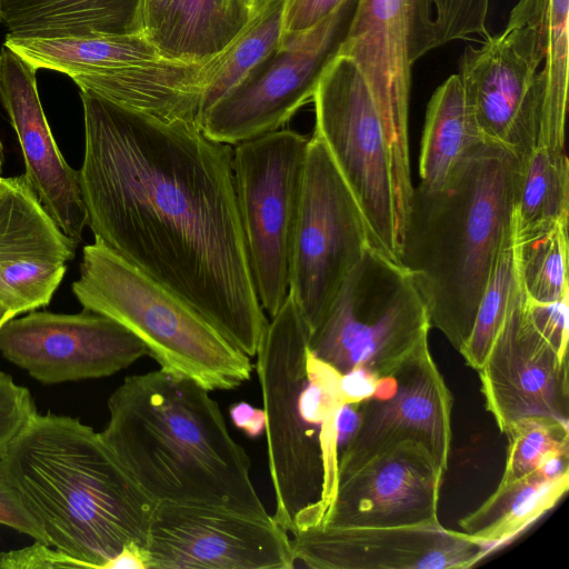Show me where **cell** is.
<instances>
[{
	"mask_svg": "<svg viewBox=\"0 0 569 569\" xmlns=\"http://www.w3.org/2000/svg\"><path fill=\"white\" fill-rule=\"evenodd\" d=\"M80 187L94 239L173 291L256 357L268 319L256 293L230 146L80 90Z\"/></svg>",
	"mask_w": 569,
	"mask_h": 569,
	"instance_id": "obj_1",
	"label": "cell"
},
{
	"mask_svg": "<svg viewBox=\"0 0 569 569\" xmlns=\"http://www.w3.org/2000/svg\"><path fill=\"white\" fill-rule=\"evenodd\" d=\"M104 443L156 502L272 519L253 486L251 460L210 391L157 369L127 376L108 399Z\"/></svg>",
	"mask_w": 569,
	"mask_h": 569,
	"instance_id": "obj_2",
	"label": "cell"
},
{
	"mask_svg": "<svg viewBox=\"0 0 569 569\" xmlns=\"http://www.w3.org/2000/svg\"><path fill=\"white\" fill-rule=\"evenodd\" d=\"M0 465L49 546L81 568L106 569L129 545L146 551L157 502L79 419L36 412Z\"/></svg>",
	"mask_w": 569,
	"mask_h": 569,
	"instance_id": "obj_3",
	"label": "cell"
},
{
	"mask_svg": "<svg viewBox=\"0 0 569 569\" xmlns=\"http://www.w3.org/2000/svg\"><path fill=\"white\" fill-rule=\"evenodd\" d=\"M519 158L485 140L436 190L413 187L399 262L411 274L430 327L458 351L513 224Z\"/></svg>",
	"mask_w": 569,
	"mask_h": 569,
	"instance_id": "obj_4",
	"label": "cell"
},
{
	"mask_svg": "<svg viewBox=\"0 0 569 569\" xmlns=\"http://www.w3.org/2000/svg\"><path fill=\"white\" fill-rule=\"evenodd\" d=\"M309 328L288 293L268 322L254 369L266 415L271 516L290 536L319 526L338 479L340 372L309 350Z\"/></svg>",
	"mask_w": 569,
	"mask_h": 569,
	"instance_id": "obj_5",
	"label": "cell"
},
{
	"mask_svg": "<svg viewBox=\"0 0 569 569\" xmlns=\"http://www.w3.org/2000/svg\"><path fill=\"white\" fill-rule=\"evenodd\" d=\"M71 288L83 309L118 321L139 338L160 369L209 391L232 390L250 380V357L178 295L101 241L83 247Z\"/></svg>",
	"mask_w": 569,
	"mask_h": 569,
	"instance_id": "obj_6",
	"label": "cell"
},
{
	"mask_svg": "<svg viewBox=\"0 0 569 569\" xmlns=\"http://www.w3.org/2000/svg\"><path fill=\"white\" fill-rule=\"evenodd\" d=\"M317 133L361 210L371 247L399 262L413 186L398 139L356 63L338 54L315 94ZM400 263V262H399Z\"/></svg>",
	"mask_w": 569,
	"mask_h": 569,
	"instance_id": "obj_7",
	"label": "cell"
},
{
	"mask_svg": "<svg viewBox=\"0 0 569 569\" xmlns=\"http://www.w3.org/2000/svg\"><path fill=\"white\" fill-rule=\"evenodd\" d=\"M426 303L408 270L368 246L342 281L309 350L340 373L391 376L428 339Z\"/></svg>",
	"mask_w": 569,
	"mask_h": 569,
	"instance_id": "obj_8",
	"label": "cell"
},
{
	"mask_svg": "<svg viewBox=\"0 0 569 569\" xmlns=\"http://www.w3.org/2000/svg\"><path fill=\"white\" fill-rule=\"evenodd\" d=\"M547 0H519L506 28L467 47L457 76L486 140L519 160L538 143L548 41Z\"/></svg>",
	"mask_w": 569,
	"mask_h": 569,
	"instance_id": "obj_9",
	"label": "cell"
},
{
	"mask_svg": "<svg viewBox=\"0 0 569 569\" xmlns=\"http://www.w3.org/2000/svg\"><path fill=\"white\" fill-rule=\"evenodd\" d=\"M308 137L279 129L236 144L232 169L238 211L256 293L272 318L289 292Z\"/></svg>",
	"mask_w": 569,
	"mask_h": 569,
	"instance_id": "obj_10",
	"label": "cell"
},
{
	"mask_svg": "<svg viewBox=\"0 0 569 569\" xmlns=\"http://www.w3.org/2000/svg\"><path fill=\"white\" fill-rule=\"evenodd\" d=\"M358 0H345L313 27L281 36L280 42L232 90L199 119L212 140L238 143L281 129L306 103L339 54Z\"/></svg>",
	"mask_w": 569,
	"mask_h": 569,
	"instance_id": "obj_11",
	"label": "cell"
},
{
	"mask_svg": "<svg viewBox=\"0 0 569 569\" xmlns=\"http://www.w3.org/2000/svg\"><path fill=\"white\" fill-rule=\"evenodd\" d=\"M368 246L371 244L359 204L325 142L313 132L293 234L288 292L309 332L318 326Z\"/></svg>",
	"mask_w": 569,
	"mask_h": 569,
	"instance_id": "obj_12",
	"label": "cell"
},
{
	"mask_svg": "<svg viewBox=\"0 0 569 569\" xmlns=\"http://www.w3.org/2000/svg\"><path fill=\"white\" fill-rule=\"evenodd\" d=\"M452 403L425 339L391 376L379 379L373 396L358 403L356 423L338 456V477L406 441L422 445L446 471Z\"/></svg>",
	"mask_w": 569,
	"mask_h": 569,
	"instance_id": "obj_13",
	"label": "cell"
},
{
	"mask_svg": "<svg viewBox=\"0 0 569 569\" xmlns=\"http://www.w3.org/2000/svg\"><path fill=\"white\" fill-rule=\"evenodd\" d=\"M148 569H291L290 535L273 519L157 502L146 545Z\"/></svg>",
	"mask_w": 569,
	"mask_h": 569,
	"instance_id": "obj_14",
	"label": "cell"
},
{
	"mask_svg": "<svg viewBox=\"0 0 569 569\" xmlns=\"http://www.w3.org/2000/svg\"><path fill=\"white\" fill-rule=\"evenodd\" d=\"M0 352L44 385L109 377L149 356L126 327L87 309L12 318L0 328Z\"/></svg>",
	"mask_w": 569,
	"mask_h": 569,
	"instance_id": "obj_15",
	"label": "cell"
},
{
	"mask_svg": "<svg viewBox=\"0 0 569 569\" xmlns=\"http://www.w3.org/2000/svg\"><path fill=\"white\" fill-rule=\"evenodd\" d=\"M477 371L486 408L502 433L528 417L568 423V356L536 325L520 283Z\"/></svg>",
	"mask_w": 569,
	"mask_h": 569,
	"instance_id": "obj_16",
	"label": "cell"
},
{
	"mask_svg": "<svg viewBox=\"0 0 569 569\" xmlns=\"http://www.w3.org/2000/svg\"><path fill=\"white\" fill-rule=\"evenodd\" d=\"M443 473L445 469L422 445L399 443L338 477L319 526L438 525Z\"/></svg>",
	"mask_w": 569,
	"mask_h": 569,
	"instance_id": "obj_17",
	"label": "cell"
},
{
	"mask_svg": "<svg viewBox=\"0 0 569 569\" xmlns=\"http://www.w3.org/2000/svg\"><path fill=\"white\" fill-rule=\"evenodd\" d=\"M291 538L295 567L316 569H460L488 546L441 523L417 527L317 526Z\"/></svg>",
	"mask_w": 569,
	"mask_h": 569,
	"instance_id": "obj_18",
	"label": "cell"
},
{
	"mask_svg": "<svg viewBox=\"0 0 569 569\" xmlns=\"http://www.w3.org/2000/svg\"><path fill=\"white\" fill-rule=\"evenodd\" d=\"M36 71L2 44L0 101L22 151L23 177L46 214L78 246L88 226L80 174L67 163L51 133L40 102Z\"/></svg>",
	"mask_w": 569,
	"mask_h": 569,
	"instance_id": "obj_19",
	"label": "cell"
},
{
	"mask_svg": "<svg viewBox=\"0 0 569 569\" xmlns=\"http://www.w3.org/2000/svg\"><path fill=\"white\" fill-rule=\"evenodd\" d=\"M339 54L356 63L388 126L408 142L412 63L402 0H358Z\"/></svg>",
	"mask_w": 569,
	"mask_h": 569,
	"instance_id": "obj_20",
	"label": "cell"
},
{
	"mask_svg": "<svg viewBox=\"0 0 569 569\" xmlns=\"http://www.w3.org/2000/svg\"><path fill=\"white\" fill-rule=\"evenodd\" d=\"M208 64L160 58L71 79L80 90L158 119L199 123Z\"/></svg>",
	"mask_w": 569,
	"mask_h": 569,
	"instance_id": "obj_21",
	"label": "cell"
},
{
	"mask_svg": "<svg viewBox=\"0 0 569 569\" xmlns=\"http://www.w3.org/2000/svg\"><path fill=\"white\" fill-rule=\"evenodd\" d=\"M0 23L6 38L137 34L141 0H0Z\"/></svg>",
	"mask_w": 569,
	"mask_h": 569,
	"instance_id": "obj_22",
	"label": "cell"
},
{
	"mask_svg": "<svg viewBox=\"0 0 569 569\" xmlns=\"http://www.w3.org/2000/svg\"><path fill=\"white\" fill-rule=\"evenodd\" d=\"M485 140L459 77L450 76L427 107L420 186L431 190L445 187L465 158Z\"/></svg>",
	"mask_w": 569,
	"mask_h": 569,
	"instance_id": "obj_23",
	"label": "cell"
},
{
	"mask_svg": "<svg viewBox=\"0 0 569 569\" xmlns=\"http://www.w3.org/2000/svg\"><path fill=\"white\" fill-rule=\"evenodd\" d=\"M252 14L248 0H174L156 48L166 59L204 63L238 37Z\"/></svg>",
	"mask_w": 569,
	"mask_h": 569,
	"instance_id": "obj_24",
	"label": "cell"
},
{
	"mask_svg": "<svg viewBox=\"0 0 569 569\" xmlns=\"http://www.w3.org/2000/svg\"><path fill=\"white\" fill-rule=\"evenodd\" d=\"M3 43L36 70L50 69L70 78L162 58L142 33L53 39L6 38Z\"/></svg>",
	"mask_w": 569,
	"mask_h": 569,
	"instance_id": "obj_25",
	"label": "cell"
},
{
	"mask_svg": "<svg viewBox=\"0 0 569 569\" xmlns=\"http://www.w3.org/2000/svg\"><path fill=\"white\" fill-rule=\"evenodd\" d=\"M569 471L547 476L536 470L500 482L477 509L459 521L461 531L483 545H498L550 510L568 491Z\"/></svg>",
	"mask_w": 569,
	"mask_h": 569,
	"instance_id": "obj_26",
	"label": "cell"
},
{
	"mask_svg": "<svg viewBox=\"0 0 569 569\" xmlns=\"http://www.w3.org/2000/svg\"><path fill=\"white\" fill-rule=\"evenodd\" d=\"M76 247L42 210L23 174L4 178L0 187V272L7 263L30 254L69 261Z\"/></svg>",
	"mask_w": 569,
	"mask_h": 569,
	"instance_id": "obj_27",
	"label": "cell"
},
{
	"mask_svg": "<svg viewBox=\"0 0 569 569\" xmlns=\"http://www.w3.org/2000/svg\"><path fill=\"white\" fill-rule=\"evenodd\" d=\"M284 6L286 0H264L238 37L209 61L200 117L277 48L282 34Z\"/></svg>",
	"mask_w": 569,
	"mask_h": 569,
	"instance_id": "obj_28",
	"label": "cell"
},
{
	"mask_svg": "<svg viewBox=\"0 0 569 569\" xmlns=\"http://www.w3.org/2000/svg\"><path fill=\"white\" fill-rule=\"evenodd\" d=\"M567 227L568 221L526 229L515 224L518 279L525 296L533 302L550 303L569 296Z\"/></svg>",
	"mask_w": 569,
	"mask_h": 569,
	"instance_id": "obj_29",
	"label": "cell"
},
{
	"mask_svg": "<svg viewBox=\"0 0 569 569\" xmlns=\"http://www.w3.org/2000/svg\"><path fill=\"white\" fill-rule=\"evenodd\" d=\"M569 164L566 153L537 147L520 160L515 224L517 229L568 221Z\"/></svg>",
	"mask_w": 569,
	"mask_h": 569,
	"instance_id": "obj_30",
	"label": "cell"
},
{
	"mask_svg": "<svg viewBox=\"0 0 569 569\" xmlns=\"http://www.w3.org/2000/svg\"><path fill=\"white\" fill-rule=\"evenodd\" d=\"M409 59L422 56L455 40L473 34L488 36L489 0H402Z\"/></svg>",
	"mask_w": 569,
	"mask_h": 569,
	"instance_id": "obj_31",
	"label": "cell"
},
{
	"mask_svg": "<svg viewBox=\"0 0 569 569\" xmlns=\"http://www.w3.org/2000/svg\"><path fill=\"white\" fill-rule=\"evenodd\" d=\"M569 0H547V53L539 143L562 148L568 99Z\"/></svg>",
	"mask_w": 569,
	"mask_h": 569,
	"instance_id": "obj_32",
	"label": "cell"
},
{
	"mask_svg": "<svg viewBox=\"0 0 569 569\" xmlns=\"http://www.w3.org/2000/svg\"><path fill=\"white\" fill-rule=\"evenodd\" d=\"M519 287L515 256V219L479 301L471 332L459 352L478 370L491 346Z\"/></svg>",
	"mask_w": 569,
	"mask_h": 569,
	"instance_id": "obj_33",
	"label": "cell"
},
{
	"mask_svg": "<svg viewBox=\"0 0 569 569\" xmlns=\"http://www.w3.org/2000/svg\"><path fill=\"white\" fill-rule=\"evenodd\" d=\"M508 438L500 482L519 479L557 458H569L568 423L548 417H528L515 422Z\"/></svg>",
	"mask_w": 569,
	"mask_h": 569,
	"instance_id": "obj_34",
	"label": "cell"
},
{
	"mask_svg": "<svg viewBox=\"0 0 569 569\" xmlns=\"http://www.w3.org/2000/svg\"><path fill=\"white\" fill-rule=\"evenodd\" d=\"M67 262L51 254H30L7 263L0 272V301L16 315L47 306L62 281Z\"/></svg>",
	"mask_w": 569,
	"mask_h": 569,
	"instance_id": "obj_35",
	"label": "cell"
},
{
	"mask_svg": "<svg viewBox=\"0 0 569 569\" xmlns=\"http://www.w3.org/2000/svg\"><path fill=\"white\" fill-rule=\"evenodd\" d=\"M36 412L29 390L0 371V455Z\"/></svg>",
	"mask_w": 569,
	"mask_h": 569,
	"instance_id": "obj_36",
	"label": "cell"
},
{
	"mask_svg": "<svg viewBox=\"0 0 569 569\" xmlns=\"http://www.w3.org/2000/svg\"><path fill=\"white\" fill-rule=\"evenodd\" d=\"M0 525L28 535L36 541L49 546L40 527L24 508L18 492L7 479L0 465Z\"/></svg>",
	"mask_w": 569,
	"mask_h": 569,
	"instance_id": "obj_37",
	"label": "cell"
},
{
	"mask_svg": "<svg viewBox=\"0 0 569 569\" xmlns=\"http://www.w3.org/2000/svg\"><path fill=\"white\" fill-rule=\"evenodd\" d=\"M0 568H81L66 553L36 541L30 547L0 553Z\"/></svg>",
	"mask_w": 569,
	"mask_h": 569,
	"instance_id": "obj_38",
	"label": "cell"
},
{
	"mask_svg": "<svg viewBox=\"0 0 569 569\" xmlns=\"http://www.w3.org/2000/svg\"><path fill=\"white\" fill-rule=\"evenodd\" d=\"M526 301L538 328L556 345L562 356H568L569 296L550 303L533 302L527 297Z\"/></svg>",
	"mask_w": 569,
	"mask_h": 569,
	"instance_id": "obj_39",
	"label": "cell"
},
{
	"mask_svg": "<svg viewBox=\"0 0 569 569\" xmlns=\"http://www.w3.org/2000/svg\"><path fill=\"white\" fill-rule=\"evenodd\" d=\"M345 0H286L282 34L305 31L328 17Z\"/></svg>",
	"mask_w": 569,
	"mask_h": 569,
	"instance_id": "obj_40",
	"label": "cell"
},
{
	"mask_svg": "<svg viewBox=\"0 0 569 569\" xmlns=\"http://www.w3.org/2000/svg\"><path fill=\"white\" fill-rule=\"evenodd\" d=\"M379 379L362 368L341 373L339 390L345 405H358L375 395Z\"/></svg>",
	"mask_w": 569,
	"mask_h": 569,
	"instance_id": "obj_41",
	"label": "cell"
},
{
	"mask_svg": "<svg viewBox=\"0 0 569 569\" xmlns=\"http://www.w3.org/2000/svg\"><path fill=\"white\" fill-rule=\"evenodd\" d=\"M174 0H141L142 33L156 47L169 19Z\"/></svg>",
	"mask_w": 569,
	"mask_h": 569,
	"instance_id": "obj_42",
	"label": "cell"
},
{
	"mask_svg": "<svg viewBox=\"0 0 569 569\" xmlns=\"http://www.w3.org/2000/svg\"><path fill=\"white\" fill-rule=\"evenodd\" d=\"M232 423L250 438L261 436L266 430L264 410L240 401L230 406Z\"/></svg>",
	"mask_w": 569,
	"mask_h": 569,
	"instance_id": "obj_43",
	"label": "cell"
},
{
	"mask_svg": "<svg viewBox=\"0 0 569 569\" xmlns=\"http://www.w3.org/2000/svg\"><path fill=\"white\" fill-rule=\"evenodd\" d=\"M148 569L146 551L137 545L126 546L106 566V569Z\"/></svg>",
	"mask_w": 569,
	"mask_h": 569,
	"instance_id": "obj_44",
	"label": "cell"
},
{
	"mask_svg": "<svg viewBox=\"0 0 569 569\" xmlns=\"http://www.w3.org/2000/svg\"><path fill=\"white\" fill-rule=\"evenodd\" d=\"M17 315L3 302L0 301V328Z\"/></svg>",
	"mask_w": 569,
	"mask_h": 569,
	"instance_id": "obj_45",
	"label": "cell"
},
{
	"mask_svg": "<svg viewBox=\"0 0 569 569\" xmlns=\"http://www.w3.org/2000/svg\"><path fill=\"white\" fill-rule=\"evenodd\" d=\"M264 0H248V3L252 10V12H254L259 7L260 4L263 2Z\"/></svg>",
	"mask_w": 569,
	"mask_h": 569,
	"instance_id": "obj_46",
	"label": "cell"
},
{
	"mask_svg": "<svg viewBox=\"0 0 569 569\" xmlns=\"http://www.w3.org/2000/svg\"><path fill=\"white\" fill-rule=\"evenodd\" d=\"M4 178L0 176V187L2 186Z\"/></svg>",
	"mask_w": 569,
	"mask_h": 569,
	"instance_id": "obj_47",
	"label": "cell"
}]
</instances>
